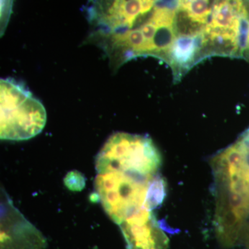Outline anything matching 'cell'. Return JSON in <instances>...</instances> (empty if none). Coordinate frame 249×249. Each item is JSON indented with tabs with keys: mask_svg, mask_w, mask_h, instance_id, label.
Segmentation results:
<instances>
[{
	"mask_svg": "<svg viewBox=\"0 0 249 249\" xmlns=\"http://www.w3.org/2000/svg\"><path fill=\"white\" fill-rule=\"evenodd\" d=\"M127 249H166L169 240L152 211L135 214L121 223Z\"/></svg>",
	"mask_w": 249,
	"mask_h": 249,
	"instance_id": "obj_6",
	"label": "cell"
},
{
	"mask_svg": "<svg viewBox=\"0 0 249 249\" xmlns=\"http://www.w3.org/2000/svg\"><path fill=\"white\" fill-rule=\"evenodd\" d=\"M158 0H89L87 18L93 28L91 37L128 34L146 20Z\"/></svg>",
	"mask_w": 249,
	"mask_h": 249,
	"instance_id": "obj_4",
	"label": "cell"
},
{
	"mask_svg": "<svg viewBox=\"0 0 249 249\" xmlns=\"http://www.w3.org/2000/svg\"><path fill=\"white\" fill-rule=\"evenodd\" d=\"M242 59L249 62V19L247 33H246L245 45H244L243 51H242Z\"/></svg>",
	"mask_w": 249,
	"mask_h": 249,
	"instance_id": "obj_7",
	"label": "cell"
},
{
	"mask_svg": "<svg viewBox=\"0 0 249 249\" xmlns=\"http://www.w3.org/2000/svg\"><path fill=\"white\" fill-rule=\"evenodd\" d=\"M95 188L105 211L119 226L134 214L153 211L165 196V183L160 174L109 170L98 174Z\"/></svg>",
	"mask_w": 249,
	"mask_h": 249,
	"instance_id": "obj_1",
	"label": "cell"
},
{
	"mask_svg": "<svg viewBox=\"0 0 249 249\" xmlns=\"http://www.w3.org/2000/svg\"><path fill=\"white\" fill-rule=\"evenodd\" d=\"M47 246L45 236L15 207L1 189L0 249H45Z\"/></svg>",
	"mask_w": 249,
	"mask_h": 249,
	"instance_id": "obj_5",
	"label": "cell"
},
{
	"mask_svg": "<svg viewBox=\"0 0 249 249\" xmlns=\"http://www.w3.org/2000/svg\"><path fill=\"white\" fill-rule=\"evenodd\" d=\"M161 158L152 139L146 136L118 132L111 135L98 154V174L109 170L160 173Z\"/></svg>",
	"mask_w": 249,
	"mask_h": 249,
	"instance_id": "obj_3",
	"label": "cell"
},
{
	"mask_svg": "<svg viewBox=\"0 0 249 249\" xmlns=\"http://www.w3.org/2000/svg\"><path fill=\"white\" fill-rule=\"evenodd\" d=\"M0 91L1 139L27 140L40 134L47 121L43 105L24 85L11 78L1 79Z\"/></svg>",
	"mask_w": 249,
	"mask_h": 249,
	"instance_id": "obj_2",
	"label": "cell"
}]
</instances>
